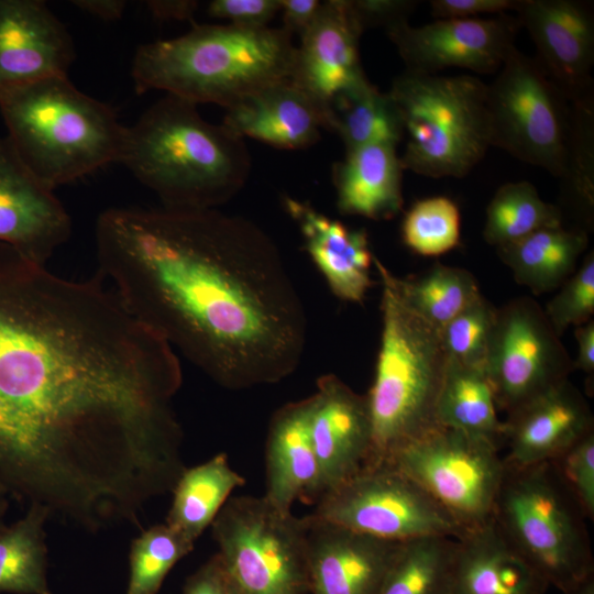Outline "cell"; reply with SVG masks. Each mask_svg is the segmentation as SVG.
<instances>
[{"mask_svg":"<svg viewBox=\"0 0 594 594\" xmlns=\"http://www.w3.org/2000/svg\"><path fill=\"white\" fill-rule=\"evenodd\" d=\"M586 519L594 518V431L550 462Z\"/></svg>","mask_w":594,"mask_h":594,"instance_id":"40","label":"cell"},{"mask_svg":"<svg viewBox=\"0 0 594 594\" xmlns=\"http://www.w3.org/2000/svg\"><path fill=\"white\" fill-rule=\"evenodd\" d=\"M429 3L436 19H469L516 11L520 0H431Z\"/></svg>","mask_w":594,"mask_h":594,"instance_id":"44","label":"cell"},{"mask_svg":"<svg viewBox=\"0 0 594 594\" xmlns=\"http://www.w3.org/2000/svg\"><path fill=\"white\" fill-rule=\"evenodd\" d=\"M392 280L406 305L439 331L481 295L471 272L440 263L420 276L392 273Z\"/></svg>","mask_w":594,"mask_h":594,"instance_id":"33","label":"cell"},{"mask_svg":"<svg viewBox=\"0 0 594 594\" xmlns=\"http://www.w3.org/2000/svg\"><path fill=\"white\" fill-rule=\"evenodd\" d=\"M536 58L571 103L593 100L594 12L581 0H520L515 11Z\"/></svg>","mask_w":594,"mask_h":594,"instance_id":"15","label":"cell"},{"mask_svg":"<svg viewBox=\"0 0 594 594\" xmlns=\"http://www.w3.org/2000/svg\"><path fill=\"white\" fill-rule=\"evenodd\" d=\"M493 518L549 586L562 594L594 575L586 517L550 462L505 465Z\"/></svg>","mask_w":594,"mask_h":594,"instance_id":"8","label":"cell"},{"mask_svg":"<svg viewBox=\"0 0 594 594\" xmlns=\"http://www.w3.org/2000/svg\"><path fill=\"white\" fill-rule=\"evenodd\" d=\"M566 594H594V575L586 579L579 586Z\"/></svg>","mask_w":594,"mask_h":594,"instance_id":"49","label":"cell"},{"mask_svg":"<svg viewBox=\"0 0 594 594\" xmlns=\"http://www.w3.org/2000/svg\"><path fill=\"white\" fill-rule=\"evenodd\" d=\"M496 312L497 308L481 294L450 320L440 330L447 359L484 369Z\"/></svg>","mask_w":594,"mask_h":594,"instance_id":"38","label":"cell"},{"mask_svg":"<svg viewBox=\"0 0 594 594\" xmlns=\"http://www.w3.org/2000/svg\"><path fill=\"white\" fill-rule=\"evenodd\" d=\"M6 491L1 487L0 485V530L4 527L1 522V514H2V494L4 493Z\"/></svg>","mask_w":594,"mask_h":594,"instance_id":"50","label":"cell"},{"mask_svg":"<svg viewBox=\"0 0 594 594\" xmlns=\"http://www.w3.org/2000/svg\"><path fill=\"white\" fill-rule=\"evenodd\" d=\"M323 117L324 129L340 136L345 152L375 143L397 146L405 136L395 102L369 80L334 97Z\"/></svg>","mask_w":594,"mask_h":594,"instance_id":"30","label":"cell"},{"mask_svg":"<svg viewBox=\"0 0 594 594\" xmlns=\"http://www.w3.org/2000/svg\"><path fill=\"white\" fill-rule=\"evenodd\" d=\"M351 10L365 31L370 28H389L408 22L417 2L408 0H349Z\"/></svg>","mask_w":594,"mask_h":594,"instance_id":"42","label":"cell"},{"mask_svg":"<svg viewBox=\"0 0 594 594\" xmlns=\"http://www.w3.org/2000/svg\"><path fill=\"white\" fill-rule=\"evenodd\" d=\"M194 544L167 524L144 530L131 544L125 594H157L166 575Z\"/></svg>","mask_w":594,"mask_h":594,"instance_id":"35","label":"cell"},{"mask_svg":"<svg viewBox=\"0 0 594 594\" xmlns=\"http://www.w3.org/2000/svg\"><path fill=\"white\" fill-rule=\"evenodd\" d=\"M244 484L245 479L231 468L224 453L186 468L172 490L165 524L195 542L211 526L231 493Z\"/></svg>","mask_w":594,"mask_h":594,"instance_id":"28","label":"cell"},{"mask_svg":"<svg viewBox=\"0 0 594 594\" xmlns=\"http://www.w3.org/2000/svg\"><path fill=\"white\" fill-rule=\"evenodd\" d=\"M460 211L444 196L416 201L406 212L402 235L404 243L425 256H437L454 249L460 242Z\"/></svg>","mask_w":594,"mask_h":594,"instance_id":"36","label":"cell"},{"mask_svg":"<svg viewBox=\"0 0 594 594\" xmlns=\"http://www.w3.org/2000/svg\"><path fill=\"white\" fill-rule=\"evenodd\" d=\"M145 6L153 18L158 21L194 22L199 2L194 0H151L146 1Z\"/></svg>","mask_w":594,"mask_h":594,"instance_id":"46","label":"cell"},{"mask_svg":"<svg viewBox=\"0 0 594 594\" xmlns=\"http://www.w3.org/2000/svg\"><path fill=\"white\" fill-rule=\"evenodd\" d=\"M305 519L310 594H378L400 542Z\"/></svg>","mask_w":594,"mask_h":594,"instance_id":"21","label":"cell"},{"mask_svg":"<svg viewBox=\"0 0 594 594\" xmlns=\"http://www.w3.org/2000/svg\"><path fill=\"white\" fill-rule=\"evenodd\" d=\"M0 113L16 154L52 189L121 163L128 127L67 75L0 89Z\"/></svg>","mask_w":594,"mask_h":594,"instance_id":"5","label":"cell"},{"mask_svg":"<svg viewBox=\"0 0 594 594\" xmlns=\"http://www.w3.org/2000/svg\"><path fill=\"white\" fill-rule=\"evenodd\" d=\"M120 164L176 210L218 209L243 188L252 165L244 139L169 94L128 127Z\"/></svg>","mask_w":594,"mask_h":594,"instance_id":"3","label":"cell"},{"mask_svg":"<svg viewBox=\"0 0 594 594\" xmlns=\"http://www.w3.org/2000/svg\"><path fill=\"white\" fill-rule=\"evenodd\" d=\"M484 369L497 409L506 414L566 381L574 370L543 308L530 297L497 308Z\"/></svg>","mask_w":594,"mask_h":594,"instance_id":"13","label":"cell"},{"mask_svg":"<svg viewBox=\"0 0 594 594\" xmlns=\"http://www.w3.org/2000/svg\"><path fill=\"white\" fill-rule=\"evenodd\" d=\"M265 469L263 496L277 509L288 513L296 501L316 502L319 468L310 432L309 397L288 403L272 416Z\"/></svg>","mask_w":594,"mask_h":594,"instance_id":"25","label":"cell"},{"mask_svg":"<svg viewBox=\"0 0 594 594\" xmlns=\"http://www.w3.org/2000/svg\"><path fill=\"white\" fill-rule=\"evenodd\" d=\"M562 224L561 210L526 180L506 183L486 208L483 238L495 248L520 240L542 228Z\"/></svg>","mask_w":594,"mask_h":594,"instance_id":"34","label":"cell"},{"mask_svg":"<svg viewBox=\"0 0 594 594\" xmlns=\"http://www.w3.org/2000/svg\"><path fill=\"white\" fill-rule=\"evenodd\" d=\"M72 233V221L54 189L23 163L0 136V242L46 265Z\"/></svg>","mask_w":594,"mask_h":594,"instance_id":"16","label":"cell"},{"mask_svg":"<svg viewBox=\"0 0 594 594\" xmlns=\"http://www.w3.org/2000/svg\"><path fill=\"white\" fill-rule=\"evenodd\" d=\"M100 276L129 312L218 385L293 374L307 319L271 237L219 209L109 208L96 224Z\"/></svg>","mask_w":594,"mask_h":594,"instance_id":"2","label":"cell"},{"mask_svg":"<svg viewBox=\"0 0 594 594\" xmlns=\"http://www.w3.org/2000/svg\"><path fill=\"white\" fill-rule=\"evenodd\" d=\"M373 264L382 283V333L374 381L366 394L372 422L366 463L384 461L438 426L436 404L448 361L440 331L406 305L392 272L376 256Z\"/></svg>","mask_w":594,"mask_h":594,"instance_id":"6","label":"cell"},{"mask_svg":"<svg viewBox=\"0 0 594 594\" xmlns=\"http://www.w3.org/2000/svg\"><path fill=\"white\" fill-rule=\"evenodd\" d=\"M222 124L283 150L314 145L324 128L321 108L292 80L267 86L226 109Z\"/></svg>","mask_w":594,"mask_h":594,"instance_id":"24","label":"cell"},{"mask_svg":"<svg viewBox=\"0 0 594 594\" xmlns=\"http://www.w3.org/2000/svg\"><path fill=\"white\" fill-rule=\"evenodd\" d=\"M280 10V0H212L208 15L244 29H263Z\"/></svg>","mask_w":594,"mask_h":594,"instance_id":"41","label":"cell"},{"mask_svg":"<svg viewBox=\"0 0 594 594\" xmlns=\"http://www.w3.org/2000/svg\"><path fill=\"white\" fill-rule=\"evenodd\" d=\"M548 587L493 517L455 538L451 594H544Z\"/></svg>","mask_w":594,"mask_h":594,"instance_id":"23","label":"cell"},{"mask_svg":"<svg viewBox=\"0 0 594 594\" xmlns=\"http://www.w3.org/2000/svg\"><path fill=\"white\" fill-rule=\"evenodd\" d=\"M587 245L586 230L561 224L542 228L496 250L515 280L540 295L559 288L575 272Z\"/></svg>","mask_w":594,"mask_h":594,"instance_id":"27","label":"cell"},{"mask_svg":"<svg viewBox=\"0 0 594 594\" xmlns=\"http://www.w3.org/2000/svg\"><path fill=\"white\" fill-rule=\"evenodd\" d=\"M487 108L492 146L560 178L571 103L537 59L515 47L487 85Z\"/></svg>","mask_w":594,"mask_h":594,"instance_id":"10","label":"cell"},{"mask_svg":"<svg viewBox=\"0 0 594 594\" xmlns=\"http://www.w3.org/2000/svg\"><path fill=\"white\" fill-rule=\"evenodd\" d=\"M75 45L42 0H0V89L66 76Z\"/></svg>","mask_w":594,"mask_h":594,"instance_id":"19","label":"cell"},{"mask_svg":"<svg viewBox=\"0 0 594 594\" xmlns=\"http://www.w3.org/2000/svg\"><path fill=\"white\" fill-rule=\"evenodd\" d=\"M574 336L578 343V355L573 369L581 370L588 377L594 374V321L575 327Z\"/></svg>","mask_w":594,"mask_h":594,"instance_id":"47","label":"cell"},{"mask_svg":"<svg viewBox=\"0 0 594 594\" xmlns=\"http://www.w3.org/2000/svg\"><path fill=\"white\" fill-rule=\"evenodd\" d=\"M315 503L312 517L392 542L458 538L464 531L415 481L385 462L364 464Z\"/></svg>","mask_w":594,"mask_h":594,"instance_id":"12","label":"cell"},{"mask_svg":"<svg viewBox=\"0 0 594 594\" xmlns=\"http://www.w3.org/2000/svg\"><path fill=\"white\" fill-rule=\"evenodd\" d=\"M592 431L591 407L566 380L507 414L504 464L522 468L551 462Z\"/></svg>","mask_w":594,"mask_h":594,"instance_id":"20","label":"cell"},{"mask_svg":"<svg viewBox=\"0 0 594 594\" xmlns=\"http://www.w3.org/2000/svg\"><path fill=\"white\" fill-rule=\"evenodd\" d=\"M48 515L33 503L21 519L0 530V593L52 594L44 531Z\"/></svg>","mask_w":594,"mask_h":594,"instance_id":"31","label":"cell"},{"mask_svg":"<svg viewBox=\"0 0 594 594\" xmlns=\"http://www.w3.org/2000/svg\"><path fill=\"white\" fill-rule=\"evenodd\" d=\"M455 538L400 542L378 594H451Z\"/></svg>","mask_w":594,"mask_h":594,"instance_id":"32","label":"cell"},{"mask_svg":"<svg viewBox=\"0 0 594 594\" xmlns=\"http://www.w3.org/2000/svg\"><path fill=\"white\" fill-rule=\"evenodd\" d=\"M296 46L284 28L193 24L185 34L138 47L131 69L138 94L162 90L195 105L230 108L290 80Z\"/></svg>","mask_w":594,"mask_h":594,"instance_id":"4","label":"cell"},{"mask_svg":"<svg viewBox=\"0 0 594 594\" xmlns=\"http://www.w3.org/2000/svg\"><path fill=\"white\" fill-rule=\"evenodd\" d=\"M402 117L404 169L426 177L466 176L491 145L487 85L470 75L405 70L387 91Z\"/></svg>","mask_w":594,"mask_h":594,"instance_id":"7","label":"cell"},{"mask_svg":"<svg viewBox=\"0 0 594 594\" xmlns=\"http://www.w3.org/2000/svg\"><path fill=\"white\" fill-rule=\"evenodd\" d=\"M403 170L394 144L375 143L346 151L332 167L338 210L372 220L396 217L404 202Z\"/></svg>","mask_w":594,"mask_h":594,"instance_id":"26","label":"cell"},{"mask_svg":"<svg viewBox=\"0 0 594 594\" xmlns=\"http://www.w3.org/2000/svg\"><path fill=\"white\" fill-rule=\"evenodd\" d=\"M174 349L101 278L0 242V485L90 530L135 522L186 469Z\"/></svg>","mask_w":594,"mask_h":594,"instance_id":"1","label":"cell"},{"mask_svg":"<svg viewBox=\"0 0 594 594\" xmlns=\"http://www.w3.org/2000/svg\"><path fill=\"white\" fill-rule=\"evenodd\" d=\"M210 527L242 594H310L305 517L264 496H231Z\"/></svg>","mask_w":594,"mask_h":594,"instance_id":"9","label":"cell"},{"mask_svg":"<svg viewBox=\"0 0 594 594\" xmlns=\"http://www.w3.org/2000/svg\"><path fill=\"white\" fill-rule=\"evenodd\" d=\"M571 103V102H570ZM563 189L592 218L594 207V102L571 103Z\"/></svg>","mask_w":594,"mask_h":594,"instance_id":"37","label":"cell"},{"mask_svg":"<svg viewBox=\"0 0 594 594\" xmlns=\"http://www.w3.org/2000/svg\"><path fill=\"white\" fill-rule=\"evenodd\" d=\"M521 28L517 16L437 19L421 26L409 22L386 30L406 65L405 70L437 74L447 68H464L492 74L502 67L516 47Z\"/></svg>","mask_w":594,"mask_h":594,"instance_id":"14","label":"cell"},{"mask_svg":"<svg viewBox=\"0 0 594 594\" xmlns=\"http://www.w3.org/2000/svg\"><path fill=\"white\" fill-rule=\"evenodd\" d=\"M321 1L318 0H280L283 26L292 35L301 36L315 20Z\"/></svg>","mask_w":594,"mask_h":594,"instance_id":"45","label":"cell"},{"mask_svg":"<svg viewBox=\"0 0 594 594\" xmlns=\"http://www.w3.org/2000/svg\"><path fill=\"white\" fill-rule=\"evenodd\" d=\"M492 385L484 369L447 361L436 404L438 426L503 446L504 421L497 416Z\"/></svg>","mask_w":594,"mask_h":594,"instance_id":"29","label":"cell"},{"mask_svg":"<svg viewBox=\"0 0 594 594\" xmlns=\"http://www.w3.org/2000/svg\"><path fill=\"white\" fill-rule=\"evenodd\" d=\"M499 448L437 426L399 447L384 461L415 481L463 529L493 517L505 464Z\"/></svg>","mask_w":594,"mask_h":594,"instance_id":"11","label":"cell"},{"mask_svg":"<svg viewBox=\"0 0 594 594\" xmlns=\"http://www.w3.org/2000/svg\"><path fill=\"white\" fill-rule=\"evenodd\" d=\"M363 32L349 0H328L300 36L290 80L322 112L334 97L367 80L359 53Z\"/></svg>","mask_w":594,"mask_h":594,"instance_id":"18","label":"cell"},{"mask_svg":"<svg viewBox=\"0 0 594 594\" xmlns=\"http://www.w3.org/2000/svg\"><path fill=\"white\" fill-rule=\"evenodd\" d=\"M183 594H242L219 553H215L190 574Z\"/></svg>","mask_w":594,"mask_h":594,"instance_id":"43","label":"cell"},{"mask_svg":"<svg viewBox=\"0 0 594 594\" xmlns=\"http://www.w3.org/2000/svg\"><path fill=\"white\" fill-rule=\"evenodd\" d=\"M72 3L82 12L110 22L119 20L127 8L124 0H75Z\"/></svg>","mask_w":594,"mask_h":594,"instance_id":"48","label":"cell"},{"mask_svg":"<svg viewBox=\"0 0 594 594\" xmlns=\"http://www.w3.org/2000/svg\"><path fill=\"white\" fill-rule=\"evenodd\" d=\"M309 399L310 432L319 468L318 499L367 462L372 422L366 395L334 374L320 376Z\"/></svg>","mask_w":594,"mask_h":594,"instance_id":"17","label":"cell"},{"mask_svg":"<svg viewBox=\"0 0 594 594\" xmlns=\"http://www.w3.org/2000/svg\"><path fill=\"white\" fill-rule=\"evenodd\" d=\"M283 205L298 226L305 249L331 293L344 301L362 302L373 284L374 255L367 232L349 228L307 201L286 196Z\"/></svg>","mask_w":594,"mask_h":594,"instance_id":"22","label":"cell"},{"mask_svg":"<svg viewBox=\"0 0 594 594\" xmlns=\"http://www.w3.org/2000/svg\"><path fill=\"white\" fill-rule=\"evenodd\" d=\"M559 288L543 311L556 334L561 337L568 328L584 324L594 315L593 251Z\"/></svg>","mask_w":594,"mask_h":594,"instance_id":"39","label":"cell"}]
</instances>
